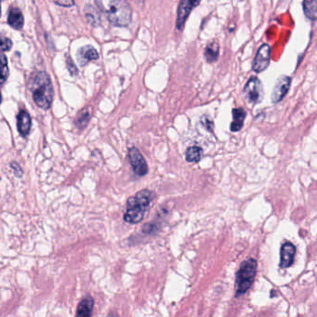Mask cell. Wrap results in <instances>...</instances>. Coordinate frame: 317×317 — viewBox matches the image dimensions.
<instances>
[{
	"mask_svg": "<svg viewBox=\"0 0 317 317\" xmlns=\"http://www.w3.org/2000/svg\"><path fill=\"white\" fill-rule=\"evenodd\" d=\"M31 92L35 104L44 110H48L53 102L54 89L49 74L41 71L35 73L31 85Z\"/></svg>",
	"mask_w": 317,
	"mask_h": 317,
	"instance_id": "obj_1",
	"label": "cell"
},
{
	"mask_svg": "<svg viewBox=\"0 0 317 317\" xmlns=\"http://www.w3.org/2000/svg\"><path fill=\"white\" fill-rule=\"evenodd\" d=\"M154 194L147 189L140 191L136 195L130 196L127 199V209L124 214L125 221L130 225L139 223L149 209Z\"/></svg>",
	"mask_w": 317,
	"mask_h": 317,
	"instance_id": "obj_2",
	"label": "cell"
},
{
	"mask_svg": "<svg viewBox=\"0 0 317 317\" xmlns=\"http://www.w3.org/2000/svg\"><path fill=\"white\" fill-rule=\"evenodd\" d=\"M97 6L104 13L107 14L109 22L115 26H127L130 24L132 18V6L124 0L97 1Z\"/></svg>",
	"mask_w": 317,
	"mask_h": 317,
	"instance_id": "obj_3",
	"label": "cell"
},
{
	"mask_svg": "<svg viewBox=\"0 0 317 317\" xmlns=\"http://www.w3.org/2000/svg\"><path fill=\"white\" fill-rule=\"evenodd\" d=\"M257 260L255 259H249L243 262L235 276V297L238 298L244 295L245 293L251 288L254 278L257 273Z\"/></svg>",
	"mask_w": 317,
	"mask_h": 317,
	"instance_id": "obj_4",
	"label": "cell"
},
{
	"mask_svg": "<svg viewBox=\"0 0 317 317\" xmlns=\"http://www.w3.org/2000/svg\"><path fill=\"white\" fill-rule=\"evenodd\" d=\"M246 101L251 104L260 103L264 98V86L257 77H251L243 89Z\"/></svg>",
	"mask_w": 317,
	"mask_h": 317,
	"instance_id": "obj_5",
	"label": "cell"
},
{
	"mask_svg": "<svg viewBox=\"0 0 317 317\" xmlns=\"http://www.w3.org/2000/svg\"><path fill=\"white\" fill-rule=\"evenodd\" d=\"M271 58V47L263 44L259 47L252 63V69L255 73H259L268 68Z\"/></svg>",
	"mask_w": 317,
	"mask_h": 317,
	"instance_id": "obj_6",
	"label": "cell"
},
{
	"mask_svg": "<svg viewBox=\"0 0 317 317\" xmlns=\"http://www.w3.org/2000/svg\"><path fill=\"white\" fill-rule=\"evenodd\" d=\"M200 4L199 1H191V0H181L178 7L177 12V21H176V28L178 31H182L186 20L188 19L191 11L195 9L196 6Z\"/></svg>",
	"mask_w": 317,
	"mask_h": 317,
	"instance_id": "obj_7",
	"label": "cell"
},
{
	"mask_svg": "<svg viewBox=\"0 0 317 317\" xmlns=\"http://www.w3.org/2000/svg\"><path fill=\"white\" fill-rule=\"evenodd\" d=\"M128 160L132 165V170L137 175L144 176L148 173L146 161L136 147H132L128 150Z\"/></svg>",
	"mask_w": 317,
	"mask_h": 317,
	"instance_id": "obj_8",
	"label": "cell"
},
{
	"mask_svg": "<svg viewBox=\"0 0 317 317\" xmlns=\"http://www.w3.org/2000/svg\"><path fill=\"white\" fill-rule=\"evenodd\" d=\"M290 85H291V78L287 76H281L276 80V83L273 88V94H272V101L273 103H279L283 100L289 90Z\"/></svg>",
	"mask_w": 317,
	"mask_h": 317,
	"instance_id": "obj_9",
	"label": "cell"
},
{
	"mask_svg": "<svg viewBox=\"0 0 317 317\" xmlns=\"http://www.w3.org/2000/svg\"><path fill=\"white\" fill-rule=\"evenodd\" d=\"M99 52L91 45H86L78 50L77 58L80 66H85L91 61L99 59Z\"/></svg>",
	"mask_w": 317,
	"mask_h": 317,
	"instance_id": "obj_10",
	"label": "cell"
},
{
	"mask_svg": "<svg viewBox=\"0 0 317 317\" xmlns=\"http://www.w3.org/2000/svg\"><path fill=\"white\" fill-rule=\"evenodd\" d=\"M296 254V248L290 242L284 243L280 252V267L282 269L288 268L292 265L294 257Z\"/></svg>",
	"mask_w": 317,
	"mask_h": 317,
	"instance_id": "obj_11",
	"label": "cell"
},
{
	"mask_svg": "<svg viewBox=\"0 0 317 317\" xmlns=\"http://www.w3.org/2000/svg\"><path fill=\"white\" fill-rule=\"evenodd\" d=\"M32 126V119L25 110H21L17 116V129L22 137L28 136Z\"/></svg>",
	"mask_w": 317,
	"mask_h": 317,
	"instance_id": "obj_12",
	"label": "cell"
},
{
	"mask_svg": "<svg viewBox=\"0 0 317 317\" xmlns=\"http://www.w3.org/2000/svg\"><path fill=\"white\" fill-rule=\"evenodd\" d=\"M8 24L16 30H21L25 25V17L17 7H11L8 15Z\"/></svg>",
	"mask_w": 317,
	"mask_h": 317,
	"instance_id": "obj_13",
	"label": "cell"
},
{
	"mask_svg": "<svg viewBox=\"0 0 317 317\" xmlns=\"http://www.w3.org/2000/svg\"><path fill=\"white\" fill-rule=\"evenodd\" d=\"M93 307H94V300L90 295H87L78 304L76 317H91Z\"/></svg>",
	"mask_w": 317,
	"mask_h": 317,
	"instance_id": "obj_14",
	"label": "cell"
},
{
	"mask_svg": "<svg viewBox=\"0 0 317 317\" xmlns=\"http://www.w3.org/2000/svg\"><path fill=\"white\" fill-rule=\"evenodd\" d=\"M246 117L247 113L243 108L233 109V122L231 124V130L233 132H240L244 126Z\"/></svg>",
	"mask_w": 317,
	"mask_h": 317,
	"instance_id": "obj_15",
	"label": "cell"
},
{
	"mask_svg": "<svg viewBox=\"0 0 317 317\" xmlns=\"http://www.w3.org/2000/svg\"><path fill=\"white\" fill-rule=\"evenodd\" d=\"M85 16L88 21V24L93 26H98L101 24V15L99 13L97 9L90 4H87L85 7Z\"/></svg>",
	"mask_w": 317,
	"mask_h": 317,
	"instance_id": "obj_16",
	"label": "cell"
},
{
	"mask_svg": "<svg viewBox=\"0 0 317 317\" xmlns=\"http://www.w3.org/2000/svg\"><path fill=\"white\" fill-rule=\"evenodd\" d=\"M202 156H203V150L201 147L191 146L185 152V159L190 163H197L200 161Z\"/></svg>",
	"mask_w": 317,
	"mask_h": 317,
	"instance_id": "obj_17",
	"label": "cell"
},
{
	"mask_svg": "<svg viewBox=\"0 0 317 317\" xmlns=\"http://www.w3.org/2000/svg\"><path fill=\"white\" fill-rule=\"evenodd\" d=\"M219 52H220L219 45L217 44L216 42L210 43L207 46L205 49V57L207 62L208 63L216 62L217 59L219 57Z\"/></svg>",
	"mask_w": 317,
	"mask_h": 317,
	"instance_id": "obj_18",
	"label": "cell"
},
{
	"mask_svg": "<svg viewBox=\"0 0 317 317\" xmlns=\"http://www.w3.org/2000/svg\"><path fill=\"white\" fill-rule=\"evenodd\" d=\"M303 11L309 19L315 21L317 20V1H303Z\"/></svg>",
	"mask_w": 317,
	"mask_h": 317,
	"instance_id": "obj_19",
	"label": "cell"
},
{
	"mask_svg": "<svg viewBox=\"0 0 317 317\" xmlns=\"http://www.w3.org/2000/svg\"><path fill=\"white\" fill-rule=\"evenodd\" d=\"M9 65H8V59L6 57L5 53L1 54V79L0 82L1 84L5 83L7 78H9Z\"/></svg>",
	"mask_w": 317,
	"mask_h": 317,
	"instance_id": "obj_20",
	"label": "cell"
},
{
	"mask_svg": "<svg viewBox=\"0 0 317 317\" xmlns=\"http://www.w3.org/2000/svg\"><path fill=\"white\" fill-rule=\"evenodd\" d=\"M89 118H90V116L88 115V112L81 113L80 117H78L76 120V124H77L78 127L84 128L86 127L88 125V121H89Z\"/></svg>",
	"mask_w": 317,
	"mask_h": 317,
	"instance_id": "obj_21",
	"label": "cell"
},
{
	"mask_svg": "<svg viewBox=\"0 0 317 317\" xmlns=\"http://www.w3.org/2000/svg\"><path fill=\"white\" fill-rule=\"evenodd\" d=\"M66 66L68 69L69 73H71V76H78V69L76 64L73 62V60L70 58V56H66Z\"/></svg>",
	"mask_w": 317,
	"mask_h": 317,
	"instance_id": "obj_22",
	"label": "cell"
},
{
	"mask_svg": "<svg viewBox=\"0 0 317 317\" xmlns=\"http://www.w3.org/2000/svg\"><path fill=\"white\" fill-rule=\"evenodd\" d=\"M12 41L11 39H8V38H1V50L2 52L4 53L5 51H9L12 48Z\"/></svg>",
	"mask_w": 317,
	"mask_h": 317,
	"instance_id": "obj_23",
	"label": "cell"
},
{
	"mask_svg": "<svg viewBox=\"0 0 317 317\" xmlns=\"http://www.w3.org/2000/svg\"><path fill=\"white\" fill-rule=\"evenodd\" d=\"M10 167L14 171L15 176H17L18 178H22L23 175H24V171H23V169L21 167L19 164L17 163V162H11V164H10Z\"/></svg>",
	"mask_w": 317,
	"mask_h": 317,
	"instance_id": "obj_24",
	"label": "cell"
},
{
	"mask_svg": "<svg viewBox=\"0 0 317 317\" xmlns=\"http://www.w3.org/2000/svg\"><path fill=\"white\" fill-rule=\"evenodd\" d=\"M56 5L64 6V7H71L74 5V1L68 0V1H54Z\"/></svg>",
	"mask_w": 317,
	"mask_h": 317,
	"instance_id": "obj_25",
	"label": "cell"
},
{
	"mask_svg": "<svg viewBox=\"0 0 317 317\" xmlns=\"http://www.w3.org/2000/svg\"><path fill=\"white\" fill-rule=\"evenodd\" d=\"M203 119H205V122L204 121H202L203 124H204V126H205L207 128H208V126H210V132H212V129H213V123L212 121H210V119H208V118H204L203 117Z\"/></svg>",
	"mask_w": 317,
	"mask_h": 317,
	"instance_id": "obj_26",
	"label": "cell"
}]
</instances>
